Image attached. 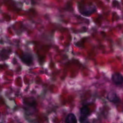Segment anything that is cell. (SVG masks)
<instances>
[{
  "label": "cell",
  "instance_id": "obj_1",
  "mask_svg": "<svg viewBox=\"0 0 123 123\" xmlns=\"http://www.w3.org/2000/svg\"><path fill=\"white\" fill-rule=\"evenodd\" d=\"M89 109L86 106H84L80 109V117L79 121L80 123H88L87 117L89 114Z\"/></svg>",
  "mask_w": 123,
  "mask_h": 123
},
{
  "label": "cell",
  "instance_id": "obj_2",
  "mask_svg": "<svg viewBox=\"0 0 123 123\" xmlns=\"http://www.w3.org/2000/svg\"><path fill=\"white\" fill-rule=\"evenodd\" d=\"M79 11L80 12L85 16H88L93 12H96V9L94 6L92 5L90 6H80V8H79Z\"/></svg>",
  "mask_w": 123,
  "mask_h": 123
},
{
  "label": "cell",
  "instance_id": "obj_3",
  "mask_svg": "<svg viewBox=\"0 0 123 123\" xmlns=\"http://www.w3.org/2000/svg\"><path fill=\"white\" fill-rule=\"evenodd\" d=\"M21 61L27 65H31L33 61V58L32 54L29 52H24L21 58Z\"/></svg>",
  "mask_w": 123,
  "mask_h": 123
},
{
  "label": "cell",
  "instance_id": "obj_4",
  "mask_svg": "<svg viewBox=\"0 0 123 123\" xmlns=\"http://www.w3.org/2000/svg\"><path fill=\"white\" fill-rule=\"evenodd\" d=\"M111 79L115 85H121L123 84V76L119 73L113 74L111 76Z\"/></svg>",
  "mask_w": 123,
  "mask_h": 123
},
{
  "label": "cell",
  "instance_id": "obj_5",
  "mask_svg": "<svg viewBox=\"0 0 123 123\" xmlns=\"http://www.w3.org/2000/svg\"><path fill=\"white\" fill-rule=\"evenodd\" d=\"M108 99L114 103H118L120 102V98H118V97L117 96L115 93L114 92H111L110 93L107 97Z\"/></svg>",
  "mask_w": 123,
  "mask_h": 123
},
{
  "label": "cell",
  "instance_id": "obj_6",
  "mask_svg": "<svg viewBox=\"0 0 123 123\" xmlns=\"http://www.w3.org/2000/svg\"><path fill=\"white\" fill-rule=\"evenodd\" d=\"M66 123H77V120L74 114L71 113L67 115L65 119Z\"/></svg>",
  "mask_w": 123,
  "mask_h": 123
}]
</instances>
